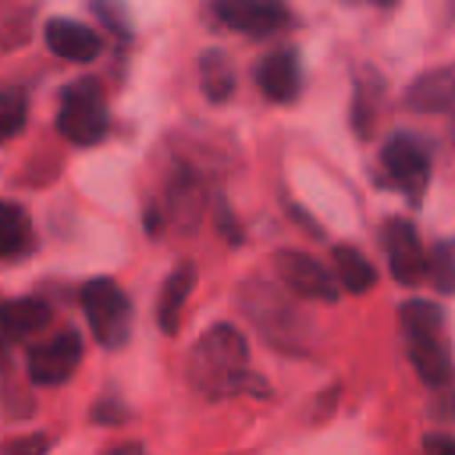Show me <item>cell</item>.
Returning <instances> with one entry per match:
<instances>
[{
  "label": "cell",
  "instance_id": "6da1fadb",
  "mask_svg": "<svg viewBox=\"0 0 455 455\" xmlns=\"http://www.w3.org/2000/svg\"><path fill=\"white\" fill-rule=\"evenodd\" d=\"M185 377L203 398H228L242 387H252L249 377V341L235 323H213L199 334L188 352Z\"/></svg>",
  "mask_w": 455,
  "mask_h": 455
},
{
  "label": "cell",
  "instance_id": "7a4b0ae2",
  "mask_svg": "<svg viewBox=\"0 0 455 455\" xmlns=\"http://www.w3.org/2000/svg\"><path fill=\"white\" fill-rule=\"evenodd\" d=\"M238 306H242L245 320L263 334V341H270L281 352H306L309 323L277 284L245 281L238 288Z\"/></svg>",
  "mask_w": 455,
  "mask_h": 455
},
{
  "label": "cell",
  "instance_id": "3957f363",
  "mask_svg": "<svg viewBox=\"0 0 455 455\" xmlns=\"http://www.w3.org/2000/svg\"><path fill=\"white\" fill-rule=\"evenodd\" d=\"M57 132L75 146L103 142V135L110 132V114H107V96L100 82L75 78L64 85L60 103H57Z\"/></svg>",
  "mask_w": 455,
  "mask_h": 455
},
{
  "label": "cell",
  "instance_id": "277c9868",
  "mask_svg": "<svg viewBox=\"0 0 455 455\" xmlns=\"http://www.w3.org/2000/svg\"><path fill=\"white\" fill-rule=\"evenodd\" d=\"M82 309L92 338L103 348H124L132 338V299L114 277H92L82 284Z\"/></svg>",
  "mask_w": 455,
  "mask_h": 455
},
{
  "label": "cell",
  "instance_id": "5b68a950",
  "mask_svg": "<svg viewBox=\"0 0 455 455\" xmlns=\"http://www.w3.org/2000/svg\"><path fill=\"white\" fill-rule=\"evenodd\" d=\"M380 164H384L387 181L395 188H402L412 203H419V196L430 181V149L416 135L395 132L380 149Z\"/></svg>",
  "mask_w": 455,
  "mask_h": 455
},
{
  "label": "cell",
  "instance_id": "8992f818",
  "mask_svg": "<svg viewBox=\"0 0 455 455\" xmlns=\"http://www.w3.org/2000/svg\"><path fill=\"white\" fill-rule=\"evenodd\" d=\"M82 334L75 327H64L57 331L53 338L39 341L28 348V359H25V370H28V380L39 384V387H57L64 384L78 363H82Z\"/></svg>",
  "mask_w": 455,
  "mask_h": 455
},
{
  "label": "cell",
  "instance_id": "52a82bcc",
  "mask_svg": "<svg viewBox=\"0 0 455 455\" xmlns=\"http://www.w3.org/2000/svg\"><path fill=\"white\" fill-rule=\"evenodd\" d=\"M210 14L224 28L252 39L274 36L291 21V11L284 0H210Z\"/></svg>",
  "mask_w": 455,
  "mask_h": 455
},
{
  "label": "cell",
  "instance_id": "ba28073f",
  "mask_svg": "<svg viewBox=\"0 0 455 455\" xmlns=\"http://www.w3.org/2000/svg\"><path fill=\"white\" fill-rule=\"evenodd\" d=\"M274 270L281 277V284L302 299H313V302H338L341 288H338V277L313 256L306 252H295V249H281L274 252Z\"/></svg>",
  "mask_w": 455,
  "mask_h": 455
},
{
  "label": "cell",
  "instance_id": "9c48e42d",
  "mask_svg": "<svg viewBox=\"0 0 455 455\" xmlns=\"http://www.w3.org/2000/svg\"><path fill=\"white\" fill-rule=\"evenodd\" d=\"M384 252H387V267H391V277L398 284H419L427 277V252L419 245V235L409 220L395 217L387 220L384 228Z\"/></svg>",
  "mask_w": 455,
  "mask_h": 455
},
{
  "label": "cell",
  "instance_id": "30bf717a",
  "mask_svg": "<svg viewBox=\"0 0 455 455\" xmlns=\"http://www.w3.org/2000/svg\"><path fill=\"white\" fill-rule=\"evenodd\" d=\"M43 36H46L50 53H57L60 60H71V64H92L103 50L100 32L75 18H50Z\"/></svg>",
  "mask_w": 455,
  "mask_h": 455
},
{
  "label": "cell",
  "instance_id": "8fae6325",
  "mask_svg": "<svg viewBox=\"0 0 455 455\" xmlns=\"http://www.w3.org/2000/svg\"><path fill=\"white\" fill-rule=\"evenodd\" d=\"M256 85L267 100L274 103H291L302 92V64H299V50L295 46H281L274 53H267L256 68Z\"/></svg>",
  "mask_w": 455,
  "mask_h": 455
},
{
  "label": "cell",
  "instance_id": "7c38bea8",
  "mask_svg": "<svg viewBox=\"0 0 455 455\" xmlns=\"http://www.w3.org/2000/svg\"><path fill=\"white\" fill-rule=\"evenodd\" d=\"M405 334V352L412 370L419 373L423 384L441 387L451 380V352L441 338V331H402Z\"/></svg>",
  "mask_w": 455,
  "mask_h": 455
},
{
  "label": "cell",
  "instance_id": "4fadbf2b",
  "mask_svg": "<svg viewBox=\"0 0 455 455\" xmlns=\"http://www.w3.org/2000/svg\"><path fill=\"white\" fill-rule=\"evenodd\" d=\"M405 103L419 114H448L455 117V64L423 71L405 89Z\"/></svg>",
  "mask_w": 455,
  "mask_h": 455
},
{
  "label": "cell",
  "instance_id": "5bb4252c",
  "mask_svg": "<svg viewBox=\"0 0 455 455\" xmlns=\"http://www.w3.org/2000/svg\"><path fill=\"white\" fill-rule=\"evenodd\" d=\"M53 309L43 299H0V331L7 341L32 338L50 323Z\"/></svg>",
  "mask_w": 455,
  "mask_h": 455
},
{
  "label": "cell",
  "instance_id": "9a60e30c",
  "mask_svg": "<svg viewBox=\"0 0 455 455\" xmlns=\"http://www.w3.org/2000/svg\"><path fill=\"white\" fill-rule=\"evenodd\" d=\"M192 281H196V270L188 263H181L178 270H171V277L164 281V291H160V302H156V323L164 334H174L178 331V320H181V306L192 291Z\"/></svg>",
  "mask_w": 455,
  "mask_h": 455
},
{
  "label": "cell",
  "instance_id": "2e32d148",
  "mask_svg": "<svg viewBox=\"0 0 455 455\" xmlns=\"http://www.w3.org/2000/svg\"><path fill=\"white\" fill-rule=\"evenodd\" d=\"M199 85L210 103H228L235 96V68H231L228 53H220V50L199 53Z\"/></svg>",
  "mask_w": 455,
  "mask_h": 455
},
{
  "label": "cell",
  "instance_id": "e0dca14e",
  "mask_svg": "<svg viewBox=\"0 0 455 455\" xmlns=\"http://www.w3.org/2000/svg\"><path fill=\"white\" fill-rule=\"evenodd\" d=\"M380 100H384V78L373 68H363L355 78V96H352V128L363 139L373 132V117H377Z\"/></svg>",
  "mask_w": 455,
  "mask_h": 455
},
{
  "label": "cell",
  "instance_id": "ac0fdd59",
  "mask_svg": "<svg viewBox=\"0 0 455 455\" xmlns=\"http://www.w3.org/2000/svg\"><path fill=\"white\" fill-rule=\"evenodd\" d=\"M334 274H338V284L352 295H363L377 284V267L352 245H334Z\"/></svg>",
  "mask_w": 455,
  "mask_h": 455
},
{
  "label": "cell",
  "instance_id": "d6986e66",
  "mask_svg": "<svg viewBox=\"0 0 455 455\" xmlns=\"http://www.w3.org/2000/svg\"><path fill=\"white\" fill-rule=\"evenodd\" d=\"M28 245H32V224H28L25 206L0 199V259L21 256Z\"/></svg>",
  "mask_w": 455,
  "mask_h": 455
},
{
  "label": "cell",
  "instance_id": "ffe728a7",
  "mask_svg": "<svg viewBox=\"0 0 455 455\" xmlns=\"http://www.w3.org/2000/svg\"><path fill=\"white\" fill-rule=\"evenodd\" d=\"M427 277L437 291L455 295V238H441L427 252Z\"/></svg>",
  "mask_w": 455,
  "mask_h": 455
},
{
  "label": "cell",
  "instance_id": "44dd1931",
  "mask_svg": "<svg viewBox=\"0 0 455 455\" xmlns=\"http://www.w3.org/2000/svg\"><path fill=\"white\" fill-rule=\"evenodd\" d=\"M28 121V100L18 85H4L0 89V142L14 139Z\"/></svg>",
  "mask_w": 455,
  "mask_h": 455
},
{
  "label": "cell",
  "instance_id": "7402d4cb",
  "mask_svg": "<svg viewBox=\"0 0 455 455\" xmlns=\"http://www.w3.org/2000/svg\"><path fill=\"white\" fill-rule=\"evenodd\" d=\"M398 320H402V331H441V327H444L441 306L423 302V299L402 302V306H398Z\"/></svg>",
  "mask_w": 455,
  "mask_h": 455
},
{
  "label": "cell",
  "instance_id": "603a6c76",
  "mask_svg": "<svg viewBox=\"0 0 455 455\" xmlns=\"http://www.w3.org/2000/svg\"><path fill=\"white\" fill-rule=\"evenodd\" d=\"M89 7H92V14L100 18L103 28H110V32L121 36V39L132 36V18H128L124 0H89Z\"/></svg>",
  "mask_w": 455,
  "mask_h": 455
},
{
  "label": "cell",
  "instance_id": "cb8c5ba5",
  "mask_svg": "<svg viewBox=\"0 0 455 455\" xmlns=\"http://www.w3.org/2000/svg\"><path fill=\"white\" fill-rule=\"evenodd\" d=\"M50 437L32 434V437H18V441H0V451H46Z\"/></svg>",
  "mask_w": 455,
  "mask_h": 455
},
{
  "label": "cell",
  "instance_id": "d4e9b609",
  "mask_svg": "<svg viewBox=\"0 0 455 455\" xmlns=\"http://www.w3.org/2000/svg\"><path fill=\"white\" fill-rule=\"evenodd\" d=\"M423 448H427V451H444V455H455V437H444V434H427V437H423Z\"/></svg>",
  "mask_w": 455,
  "mask_h": 455
},
{
  "label": "cell",
  "instance_id": "484cf974",
  "mask_svg": "<svg viewBox=\"0 0 455 455\" xmlns=\"http://www.w3.org/2000/svg\"><path fill=\"white\" fill-rule=\"evenodd\" d=\"M7 363V338H4V331H0V366Z\"/></svg>",
  "mask_w": 455,
  "mask_h": 455
},
{
  "label": "cell",
  "instance_id": "4316f807",
  "mask_svg": "<svg viewBox=\"0 0 455 455\" xmlns=\"http://www.w3.org/2000/svg\"><path fill=\"white\" fill-rule=\"evenodd\" d=\"M370 4H373V7H395L398 0H370Z\"/></svg>",
  "mask_w": 455,
  "mask_h": 455
}]
</instances>
